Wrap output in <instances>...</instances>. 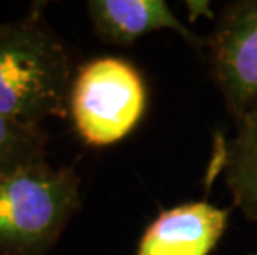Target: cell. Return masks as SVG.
<instances>
[{
	"instance_id": "7a4b0ae2",
	"label": "cell",
	"mask_w": 257,
	"mask_h": 255,
	"mask_svg": "<svg viewBox=\"0 0 257 255\" xmlns=\"http://www.w3.org/2000/svg\"><path fill=\"white\" fill-rule=\"evenodd\" d=\"M73 167L47 161L0 174V255H47L81 207Z\"/></svg>"
},
{
	"instance_id": "52a82bcc",
	"label": "cell",
	"mask_w": 257,
	"mask_h": 255,
	"mask_svg": "<svg viewBox=\"0 0 257 255\" xmlns=\"http://www.w3.org/2000/svg\"><path fill=\"white\" fill-rule=\"evenodd\" d=\"M236 138L227 149L224 171L234 205L257 220V110L237 119Z\"/></svg>"
},
{
	"instance_id": "ba28073f",
	"label": "cell",
	"mask_w": 257,
	"mask_h": 255,
	"mask_svg": "<svg viewBox=\"0 0 257 255\" xmlns=\"http://www.w3.org/2000/svg\"><path fill=\"white\" fill-rule=\"evenodd\" d=\"M47 133L0 115V174L47 161Z\"/></svg>"
},
{
	"instance_id": "277c9868",
	"label": "cell",
	"mask_w": 257,
	"mask_h": 255,
	"mask_svg": "<svg viewBox=\"0 0 257 255\" xmlns=\"http://www.w3.org/2000/svg\"><path fill=\"white\" fill-rule=\"evenodd\" d=\"M209 47L212 75L232 116L257 110V0L229 4Z\"/></svg>"
},
{
	"instance_id": "6da1fadb",
	"label": "cell",
	"mask_w": 257,
	"mask_h": 255,
	"mask_svg": "<svg viewBox=\"0 0 257 255\" xmlns=\"http://www.w3.org/2000/svg\"><path fill=\"white\" fill-rule=\"evenodd\" d=\"M72 85L68 52L42 7L0 24V115L42 126L70 110Z\"/></svg>"
},
{
	"instance_id": "9c48e42d",
	"label": "cell",
	"mask_w": 257,
	"mask_h": 255,
	"mask_svg": "<svg viewBox=\"0 0 257 255\" xmlns=\"http://www.w3.org/2000/svg\"><path fill=\"white\" fill-rule=\"evenodd\" d=\"M249 255H257V250H255V252H252V253H249Z\"/></svg>"
},
{
	"instance_id": "8992f818",
	"label": "cell",
	"mask_w": 257,
	"mask_h": 255,
	"mask_svg": "<svg viewBox=\"0 0 257 255\" xmlns=\"http://www.w3.org/2000/svg\"><path fill=\"white\" fill-rule=\"evenodd\" d=\"M86 10L96 37L110 45L131 47L146 34L165 29L174 30L194 48L204 43L163 0H90Z\"/></svg>"
},
{
	"instance_id": "3957f363",
	"label": "cell",
	"mask_w": 257,
	"mask_h": 255,
	"mask_svg": "<svg viewBox=\"0 0 257 255\" xmlns=\"http://www.w3.org/2000/svg\"><path fill=\"white\" fill-rule=\"evenodd\" d=\"M146 108L141 73L124 58H93L80 68L70 91V113L81 139L110 146L138 126Z\"/></svg>"
},
{
	"instance_id": "5b68a950",
	"label": "cell",
	"mask_w": 257,
	"mask_h": 255,
	"mask_svg": "<svg viewBox=\"0 0 257 255\" xmlns=\"http://www.w3.org/2000/svg\"><path fill=\"white\" fill-rule=\"evenodd\" d=\"M231 210L207 200L163 210L141 235L135 255H209L226 230Z\"/></svg>"
}]
</instances>
